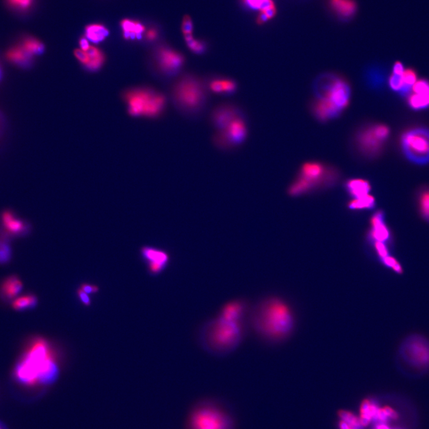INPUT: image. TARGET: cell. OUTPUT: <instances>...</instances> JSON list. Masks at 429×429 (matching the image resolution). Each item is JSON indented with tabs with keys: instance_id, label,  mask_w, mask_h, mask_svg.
I'll return each mask as SVG.
<instances>
[{
	"instance_id": "1",
	"label": "cell",
	"mask_w": 429,
	"mask_h": 429,
	"mask_svg": "<svg viewBox=\"0 0 429 429\" xmlns=\"http://www.w3.org/2000/svg\"><path fill=\"white\" fill-rule=\"evenodd\" d=\"M251 322L260 336L268 340L279 341L293 332L296 318L292 308L285 301L270 297L254 305Z\"/></svg>"
},
{
	"instance_id": "2",
	"label": "cell",
	"mask_w": 429,
	"mask_h": 429,
	"mask_svg": "<svg viewBox=\"0 0 429 429\" xmlns=\"http://www.w3.org/2000/svg\"><path fill=\"white\" fill-rule=\"evenodd\" d=\"M169 92L174 107L187 117H199L208 106L210 93L205 78L195 73H182L173 80Z\"/></svg>"
},
{
	"instance_id": "3",
	"label": "cell",
	"mask_w": 429,
	"mask_h": 429,
	"mask_svg": "<svg viewBox=\"0 0 429 429\" xmlns=\"http://www.w3.org/2000/svg\"><path fill=\"white\" fill-rule=\"evenodd\" d=\"M314 104L325 117L334 119L350 104L351 88L346 79L334 74H325L316 79Z\"/></svg>"
},
{
	"instance_id": "4",
	"label": "cell",
	"mask_w": 429,
	"mask_h": 429,
	"mask_svg": "<svg viewBox=\"0 0 429 429\" xmlns=\"http://www.w3.org/2000/svg\"><path fill=\"white\" fill-rule=\"evenodd\" d=\"M242 338L241 326L220 316L206 322L199 334V342L203 350L217 357H223L234 351Z\"/></svg>"
},
{
	"instance_id": "5",
	"label": "cell",
	"mask_w": 429,
	"mask_h": 429,
	"mask_svg": "<svg viewBox=\"0 0 429 429\" xmlns=\"http://www.w3.org/2000/svg\"><path fill=\"white\" fill-rule=\"evenodd\" d=\"M16 376L21 382L34 384L36 382L49 384L58 376V368L50 354L48 345L38 340L31 347L17 366Z\"/></svg>"
},
{
	"instance_id": "6",
	"label": "cell",
	"mask_w": 429,
	"mask_h": 429,
	"mask_svg": "<svg viewBox=\"0 0 429 429\" xmlns=\"http://www.w3.org/2000/svg\"><path fill=\"white\" fill-rule=\"evenodd\" d=\"M396 365L406 376L426 375L429 372L428 338L417 333L407 335L396 351Z\"/></svg>"
},
{
	"instance_id": "7",
	"label": "cell",
	"mask_w": 429,
	"mask_h": 429,
	"mask_svg": "<svg viewBox=\"0 0 429 429\" xmlns=\"http://www.w3.org/2000/svg\"><path fill=\"white\" fill-rule=\"evenodd\" d=\"M339 174L333 167L325 163L310 161L304 163L295 180L290 185V196L307 194L317 189L333 186L339 179Z\"/></svg>"
},
{
	"instance_id": "8",
	"label": "cell",
	"mask_w": 429,
	"mask_h": 429,
	"mask_svg": "<svg viewBox=\"0 0 429 429\" xmlns=\"http://www.w3.org/2000/svg\"><path fill=\"white\" fill-rule=\"evenodd\" d=\"M125 99L129 113L133 116L156 118L164 111L167 98L161 93L151 89H134L127 92Z\"/></svg>"
},
{
	"instance_id": "9",
	"label": "cell",
	"mask_w": 429,
	"mask_h": 429,
	"mask_svg": "<svg viewBox=\"0 0 429 429\" xmlns=\"http://www.w3.org/2000/svg\"><path fill=\"white\" fill-rule=\"evenodd\" d=\"M188 429H232L231 418L219 406L210 402L199 403L192 411Z\"/></svg>"
},
{
	"instance_id": "10",
	"label": "cell",
	"mask_w": 429,
	"mask_h": 429,
	"mask_svg": "<svg viewBox=\"0 0 429 429\" xmlns=\"http://www.w3.org/2000/svg\"><path fill=\"white\" fill-rule=\"evenodd\" d=\"M390 135L389 127L381 123L363 126L355 134V141L360 153L367 158H376Z\"/></svg>"
},
{
	"instance_id": "11",
	"label": "cell",
	"mask_w": 429,
	"mask_h": 429,
	"mask_svg": "<svg viewBox=\"0 0 429 429\" xmlns=\"http://www.w3.org/2000/svg\"><path fill=\"white\" fill-rule=\"evenodd\" d=\"M249 128L246 115L240 116L223 129L214 132L212 141L220 151L229 152L241 147L248 139Z\"/></svg>"
},
{
	"instance_id": "12",
	"label": "cell",
	"mask_w": 429,
	"mask_h": 429,
	"mask_svg": "<svg viewBox=\"0 0 429 429\" xmlns=\"http://www.w3.org/2000/svg\"><path fill=\"white\" fill-rule=\"evenodd\" d=\"M401 146L410 161L426 164L429 162V130L416 128L408 131L401 137Z\"/></svg>"
},
{
	"instance_id": "13",
	"label": "cell",
	"mask_w": 429,
	"mask_h": 429,
	"mask_svg": "<svg viewBox=\"0 0 429 429\" xmlns=\"http://www.w3.org/2000/svg\"><path fill=\"white\" fill-rule=\"evenodd\" d=\"M154 60L156 70L164 77L173 80L184 72L186 64L184 54L168 46L159 47L156 51Z\"/></svg>"
},
{
	"instance_id": "14",
	"label": "cell",
	"mask_w": 429,
	"mask_h": 429,
	"mask_svg": "<svg viewBox=\"0 0 429 429\" xmlns=\"http://www.w3.org/2000/svg\"><path fill=\"white\" fill-rule=\"evenodd\" d=\"M244 115H246L245 111L238 104L224 102L212 109L209 115V121L214 132H217L223 129L235 119Z\"/></svg>"
},
{
	"instance_id": "15",
	"label": "cell",
	"mask_w": 429,
	"mask_h": 429,
	"mask_svg": "<svg viewBox=\"0 0 429 429\" xmlns=\"http://www.w3.org/2000/svg\"><path fill=\"white\" fill-rule=\"evenodd\" d=\"M140 254L147 265L148 272L153 275L161 274L168 267L170 262L169 254L167 251L154 246L142 247Z\"/></svg>"
},
{
	"instance_id": "16",
	"label": "cell",
	"mask_w": 429,
	"mask_h": 429,
	"mask_svg": "<svg viewBox=\"0 0 429 429\" xmlns=\"http://www.w3.org/2000/svg\"><path fill=\"white\" fill-rule=\"evenodd\" d=\"M205 78L210 94L219 96H231L238 92V81L229 76L212 75Z\"/></svg>"
},
{
	"instance_id": "17",
	"label": "cell",
	"mask_w": 429,
	"mask_h": 429,
	"mask_svg": "<svg viewBox=\"0 0 429 429\" xmlns=\"http://www.w3.org/2000/svg\"><path fill=\"white\" fill-rule=\"evenodd\" d=\"M1 222L7 234L15 236L25 235L30 231V225L20 219L12 210H5L1 216Z\"/></svg>"
},
{
	"instance_id": "18",
	"label": "cell",
	"mask_w": 429,
	"mask_h": 429,
	"mask_svg": "<svg viewBox=\"0 0 429 429\" xmlns=\"http://www.w3.org/2000/svg\"><path fill=\"white\" fill-rule=\"evenodd\" d=\"M413 93L409 97L408 103L413 110H424L429 108V81L421 79L413 87Z\"/></svg>"
},
{
	"instance_id": "19",
	"label": "cell",
	"mask_w": 429,
	"mask_h": 429,
	"mask_svg": "<svg viewBox=\"0 0 429 429\" xmlns=\"http://www.w3.org/2000/svg\"><path fill=\"white\" fill-rule=\"evenodd\" d=\"M371 231L370 238L372 242H379L387 243L391 239V233L384 223V214L379 210L374 213L371 218Z\"/></svg>"
},
{
	"instance_id": "20",
	"label": "cell",
	"mask_w": 429,
	"mask_h": 429,
	"mask_svg": "<svg viewBox=\"0 0 429 429\" xmlns=\"http://www.w3.org/2000/svg\"><path fill=\"white\" fill-rule=\"evenodd\" d=\"M245 312L244 303L241 301H234L225 305L221 311L220 317L241 326Z\"/></svg>"
},
{
	"instance_id": "21",
	"label": "cell",
	"mask_w": 429,
	"mask_h": 429,
	"mask_svg": "<svg viewBox=\"0 0 429 429\" xmlns=\"http://www.w3.org/2000/svg\"><path fill=\"white\" fill-rule=\"evenodd\" d=\"M330 6L334 13L344 20L351 19L357 10L354 0H330Z\"/></svg>"
},
{
	"instance_id": "22",
	"label": "cell",
	"mask_w": 429,
	"mask_h": 429,
	"mask_svg": "<svg viewBox=\"0 0 429 429\" xmlns=\"http://www.w3.org/2000/svg\"><path fill=\"white\" fill-rule=\"evenodd\" d=\"M348 194L353 199L369 195L372 190V185L368 180L363 179H352L345 184Z\"/></svg>"
},
{
	"instance_id": "23",
	"label": "cell",
	"mask_w": 429,
	"mask_h": 429,
	"mask_svg": "<svg viewBox=\"0 0 429 429\" xmlns=\"http://www.w3.org/2000/svg\"><path fill=\"white\" fill-rule=\"evenodd\" d=\"M377 403L372 399H366L363 400L361 407H360V417L363 427L367 426L371 421L376 419L378 411H379Z\"/></svg>"
},
{
	"instance_id": "24",
	"label": "cell",
	"mask_w": 429,
	"mask_h": 429,
	"mask_svg": "<svg viewBox=\"0 0 429 429\" xmlns=\"http://www.w3.org/2000/svg\"><path fill=\"white\" fill-rule=\"evenodd\" d=\"M6 56L10 61L22 67L28 66L32 57L20 45L11 47L7 52Z\"/></svg>"
},
{
	"instance_id": "25",
	"label": "cell",
	"mask_w": 429,
	"mask_h": 429,
	"mask_svg": "<svg viewBox=\"0 0 429 429\" xmlns=\"http://www.w3.org/2000/svg\"><path fill=\"white\" fill-rule=\"evenodd\" d=\"M23 287V283L19 278L13 275L7 278L3 283L2 291L7 297L13 298L20 292Z\"/></svg>"
},
{
	"instance_id": "26",
	"label": "cell",
	"mask_w": 429,
	"mask_h": 429,
	"mask_svg": "<svg viewBox=\"0 0 429 429\" xmlns=\"http://www.w3.org/2000/svg\"><path fill=\"white\" fill-rule=\"evenodd\" d=\"M376 199L373 196L367 195L362 197L352 199L348 202V208L354 210H370L375 207Z\"/></svg>"
},
{
	"instance_id": "27",
	"label": "cell",
	"mask_w": 429,
	"mask_h": 429,
	"mask_svg": "<svg viewBox=\"0 0 429 429\" xmlns=\"http://www.w3.org/2000/svg\"><path fill=\"white\" fill-rule=\"evenodd\" d=\"M85 32L87 38L94 43L103 41L109 35L107 28L99 24L89 25L86 27Z\"/></svg>"
},
{
	"instance_id": "28",
	"label": "cell",
	"mask_w": 429,
	"mask_h": 429,
	"mask_svg": "<svg viewBox=\"0 0 429 429\" xmlns=\"http://www.w3.org/2000/svg\"><path fill=\"white\" fill-rule=\"evenodd\" d=\"M121 27L123 31V36L125 39H130L131 34L136 35L137 39L142 38V33L145 30L143 25L138 22L124 19L122 21Z\"/></svg>"
},
{
	"instance_id": "29",
	"label": "cell",
	"mask_w": 429,
	"mask_h": 429,
	"mask_svg": "<svg viewBox=\"0 0 429 429\" xmlns=\"http://www.w3.org/2000/svg\"><path fill=\"white\" fill-rule=\"evenodd\" d=\"M20 45L32 57L34 55H39V54H42L45 49L42 42L39 41L38 39L32 37V36H28L25 37Z\"/></svg>"
},
{
	"instance_id": "30",
	"label": "cell",
	"mask_w": 429,
	"mask_h": 429,
	"mask_svg": "<svg viewBox=\"0 0 429 429\" xmlns=\"http://www.w3.org/2000/svg\"><path fill=\"white\" fill-rule=\"evenodd\" d=\"M185 44L190 52L197 55H202L208 50V44L203 39H195L191 35L184 36Z\"/></svg>"
},
{
	"instance_id": "31",
	"label": "cell",
	"mask_w": 429,
	"mask_h": 429,
	"mask_svg": "<svg viewBox=\"0 0 429 429\" xmlns=\"http://www.w3.org/2000/svg\"><path fill=\"white\" fill-rule=\"evenodd\" d=\"M6 5L13 12L19 13H26L34 6L35 0H5Z\"/></svg>"
},
{
	"instance_id": "32",
	"label": "cell",
	"mask_w": 429,
	"mask_h": 429,
	"mask_svg": "<svg viewBox=\"0 0 429 429\" xmlns=\"http://www.w3.org/2000/svg\"><path fill=\"white\" fill-rule=\"evenodd\" d=\"M12 251L7 235H0V264L9 262L12 258Z\"/></svg>"
},
{
	"instance_id": "33",
	"label": "cell",
	"mask_w": 429,
	"mask_h": 429,
	"mask_svg": "<svg viewBox=\"0 0 429 429\" xmlns=\"http://www.w3.org/2000/svg\"><path fill=\"white\" fill-rule=\"evenodd\" d=\"M339 417L341 420L345 421L352 428L361 429L363 427L359 417L349 411L341 410L339 412Z\"/></svg>"
},
{
	"instance_id": "34",
	"label": "cell",
	"mask_w": 429,
	"mask_h": 429,
	"mask_svg": "<svg viewBox=\"0 0 429 429\" xmlns=\"http://www.w3.org/2000/svg\"><path fill=\"white\" fill-rule=\"evenodd\" d=\"M37 303V299L34 296H25L20 297L13 302V307L16 310H25L34 307Z\"/></svg>"
},
{
	"instance_id": "35",
	"label": "cell",
	"mask_w": 429,
	"mask_h": 429,
	"mask_svg": "<svg viewBox=\"0 0 429 429\" xmlns=\"http://www.w3.org/2000/svg\"><path fill=\"white\" fill-rule=\"evenodd\" d=\"M243 2L250 9L260 12L275 6L273 0H243Z\"/></svg>"
},
{
	"instance_id": "36",
	"label": "cell",
	"mask_w": 429,
	"mask_h": 429,
	"mask_svg": "<svg viewBox=\"0 0 429 429\" xmlns=\"http://www.w3.org/2000/svg\"><path fill=\"white\" fill-rule=\"evenodd\" d=\"M398 418V414L395 410L392 409L390 406H385L383 408H379L376 420L384 422L388 420H397Z\"/></svg>"
},
{
	"instance_id": "37",
	"label": "cell",
	"mask_w": 429,
	"mask_h": 429,
	"mask_svg": "<svg viewBox=\"0 0 429 429\" xmlns=\"http://www.w3.org/2000/svg\"><path fill=\"white\" fill-rule=\"evenodd\" d=\"M420 206L421 214L425 219L429 221V190L421 195Z\"/></svg>"
},
{
	"instance_id": "38",
	"label": "cell",
	"mask_w": 429,
	"mask_h": 429,
	"mask_svg": "<svg viewBox=\"0 0 429 429\" xmlns=\"http://www.w3.org/2000/svg\"><path fill=\"white\" fill-rule=\"evenodd\" d=\"M104 55L102 53L99 56L91 58L89 62L85 65V66L90 71H96L99 70L102 67L104 62Z\"/></svg>"
},
{
	"instance_id": "39",
	"label": "cell",
	"mask_w": 429,
	"mask_h": 429,
	"mask_svg": "<svg viewBox=\"0 0 429 429\" xmlns=\"http://www.w3.org/2000/svg\"><path fill=\"white\" fill-rule=\"evenodd\" d=\"M373 242L374 243V249H375L377 255L380 258V260L390 256L387 243L379 242Z\"/></svg>"
},
{
	"instance_id": "40",
	"label": "cell",
	"mask_w": 429,
	"mask_h": 429,
	"mask_svg": "<svg viewBox=\"0 0 429 429\" xmlns=\"http://www.w3.org/2000/svg\"><path fill=\"white\" fill-rule=\"evenodd\" d=\"M181 31L183 32L184 36L192 34V31H194V24L191 17L188 15H185L181 25Z\"/></svg>"
},
{
	"instance_id": "41",
	"label": "cell",
	"mask_w": 429,
	"mask_h": 429,
	"mask_svg": "<svg viewBox=\"0 0 429 429\" xmlns=\"http://www.w3.org/2000/svg\"><path fill=\"white\" fill-rule=\"evenodd\" d=\"M75 56L78 60L81 61L83 65H87L89 62L90 58L86 52L82 50L76 49L74 52Z\"/></svg>"
},
{
	"instance_id": "42",
	"label": "cell",
	"mask_w": 429,
	"mask_h": 429,
	"mask_svg": "<svg viewBox=\"0 0 429 429\" xmlns=\"http://www.w3.org/2000/svg\"><path fill=\"white\" fill-rule=\"evenodd\" d=\"M78 294L79 299L81 301L82 303L86 305V306H89L91 304V300L88 294L83 292V291L80 289L78 290Z\"/></svg>"
},
{
	"instance_id": "43",
	"label": "cell",
	"mask_w": 429,
	"mask_h": 429,
	"mask_svg": "<svg viewBox=\"0 0 429 429\" xmlns=\"http://www.w3.org/2000/svg\"><path fill=\"white\" fill-rule=\"evenodd\" d=\"M81 289L87 294L96 293L99 291V288L95 285L83 284L81 287Z\"/></svg>"
},
{
	"instance_id": "44",
	"label": "cell",
	"mask_w": 429,
	"mask_h": 429,
	"mask_svg": "<svg viewBox=\"0 0 429 429\" xmlns=\"http://www.w3.org/2000/svg\"><path fill=\"white\" fill-rule=\"evenodd\" d=\"M87 53L88 54L90 59L99 56L102 53L101 51L97 49V47L90 46V49L87 51Z\"/></svg>"
},
{
	"instance_id": "45",
	"label": "cell",
	"mask_w": 429,
	"mask_h": 429,
	"mask_svg": "<svg viewBox=\"0 0 429 429\" xmlns=\"http://www.w3.org/2000/svg\"><path fill=\"white\" fill-rule=\"evenodd\" d=\"M79 45L81 47V50L87 52L90 49V45L86 38H82L79 40Z\"/></svg>"
},
{
	"instance_id": "46",
	"label": "cell",
	"mask_w": 429,
	"mask_h": 429,
	"mask_svg": "<svg viewBox=\"0 0 429 429\" xmlns=\"http://www.w3.org/2000/svg\"><path fill=\"white\" fill-rule=\"evenodd\" d=\"M147 38L150 41H153L157 38L158 32L155 30H149L146 35Z\"/></svg>"
},
{
	"instance_id": "47",
	"label": "cell",
	"mask_w": 429,
	"mask_h": 429,
	"mask_svg": "<svg viewBox=\"0 0 429 429\" xmlns=\"http://www.w3.org/2000/svg\"><path fill=\"white\" fill-rule=\"evenodd\" d=\"M374 429H392L390 427H388L386 424L384 423H380L379 424L376 425L375 428Z\"/></svg>"
},
{
	"instance_id": "48",
	"label": "cell",
	"mask_w": 429,
	"mask_h": 429,
	"mask_svg": "<svg viewBox=\"0 0 429 429\" xmlns=\"http://www.w3.org/2000/svg\"><path fill=\"white\" fill-rule=\"evenodd\" d=\"M0 429H2V428L1 427V426H0Z\"/></svg>"
}]
</instances>
